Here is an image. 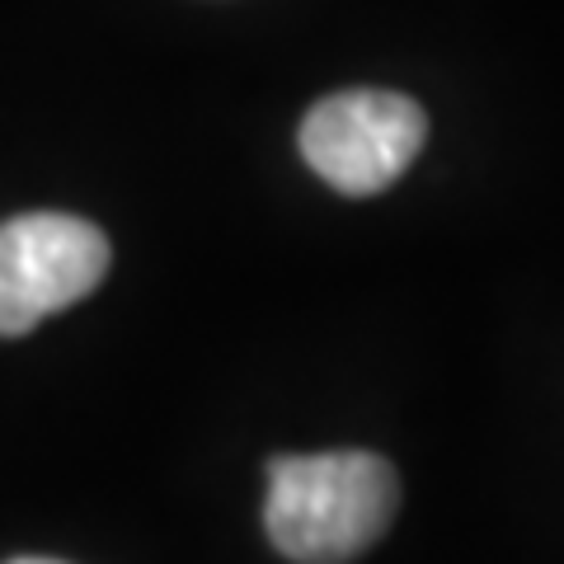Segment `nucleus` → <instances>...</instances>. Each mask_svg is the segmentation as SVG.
<instances>
[{"instance_id": "f03ea898", "label": "nucleus", "mask_w": 564, "mask_h": 564, "mask_svg": "<svg viewBox=\"0 0 564 564\" xmlns=\"http://www.w3.org/2000/svg\"><path fill=\"white\" fill-rule=\"evenodd\" d=\"M109 273V236L66 212H24L0 221V334H29L76 306Z\"/></svg>"}, {"instance_id": "f257e3e1", "label": "nucleus", "mask_w": 564, "mask_h": 564, "mask_svg": "<svg viewBox=\"0 0 564 564\" xmlns=\"http://www.w3.org/2000/svg\"><path fill=\"white\" fill-rule=\"evenodd\" d=\"M400 508V475L377 452L273 456L263 532L296 564L358 560Z\"/></svg>"}, {"instance_id": "20e7f679", "label": "nucleus", "mask_w": 564, "mask_h": 564, "mask_svg": "<svg viewBox=\"0 0 564 564\" xmlns=\"http://www.w3.org/2000/svg\"><path fill=\"white\" fill-rule=\"evenodd\" d=\"M10 564H66V560H39V555H24V560H10Z\"/></svg>"}, {"instance_id": "7ed1b4c3", "label": "nucleus", "mask_w": 564, "mask_h": 564, "mask_svg": "<svg viewBox=\"0 0 564 564\" xmlns=\"http://www.w3.org/2000/svg\"><path fill=\"white\" fill-rule=\"evenodd\" d=\"M429 118L410 95L344 90L321 99L302 122V155L329 188L367 198L414 165Z\"/></svg>"}]
</instances>
